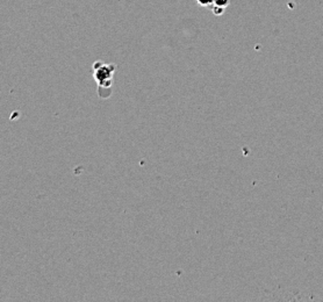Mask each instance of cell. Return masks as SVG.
I'll list each match as a JSON object with an SVG mask.
<instances>
[{
    "label": "cell",
    "instance_id": "obj_1",
    "mask_svg": "<svg viewBox=\"0 0 323 302\" xmlns=\"http://www.w3.org/2000/svg\"><path fill=\"white\" fill-rule=\"evenodd\" d=\"M93 78L98 85V95L101 99H107L112 94V87L114 84V74H115L116 65L102 63L101 60H96L92 65Z\"/></svg>",
    "mask_w": 323,
    "mask_h": 302
},
{
    "label": "cell",
    "instance_id": "obj_2",
    "mask_svg": "<svg viewBox=\"0 0 323 302\" xmlns=\"http://www.w3.org/2000/svg\"><path fill=\"white\" fill-rule=\"evenodd\" d=\"M229 2H230V0H214L213 5L219 6V7H222V8H226L229 5Z\"/></svg>",
    "mask_w": 323,
    "mask_h": 302
},
{
    "label": "cell",
    "instance_id": "obj_3",
    "mask_svg": "<svg viewBox=\"0 0 323 302\" xmlns=\"http://www.w3.org/2000/svg\"><path fill=\"white\" fill-rule=\"evenodd\" d=\"M198 2L202 6H209L214 4V0H198Z\"/></svg>",
    "mask_w": 323,
    "mask_h": 302
}]
</instances>
